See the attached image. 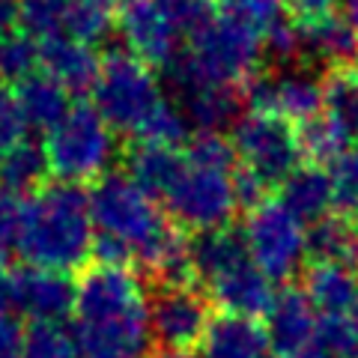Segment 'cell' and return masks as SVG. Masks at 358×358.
<instances>
[{"label":"cell","instance_id":"obj_1","mask_svg":"<svg viewBox=\"0 0 358 358\" xmlns=\"http://www.w3.org/2000/svg\"><path fill=\"white\" fill-rule=\"evenodd\" d=\"M81 358H143L150 350V299L126 266H90L75 284V331Z\"/></svg>","mask_w":358,"mask_h":358},{"label":"cell","instance_id":"obj_2","mask_svg":"<svg viewBox=\"0 0 358 358\" xmlns=\"http://www.w3.org/2000/svg\"><path fill=\"white\" fill-rule=\"evenodd\" d=\"M93 215L90 194L81 185L54 182L24 200L15 251L33 268L72 272L93 257Z\"/></svg>","mask_w":358,"mask_h":358},{"label":"cell","instance_id":"obj_3","mask_svg":"<svg viewBox=\"0 0 358 358\" xmlns=\"http://www.w3.org/2000/svg\"><path fill=\"white\" fill-rule=\"evenodd\" d=\"M263 42L230 15H212L194 36L188 51L167 66V78L179 93L192 87H242L260 75Z\"/></svg>","mask_w":358,"mask_h":358},{"label":"cell","instance_id":"obj_4","mask_svg":"<svg viewBox=\"0 0 358 358\" xmlns=\"http://www.w3.org/2000/svg\"><path fill=\"white\" fill-rule=\"evenodd\" d=\"M42 150L51 173H57L60 182L81 185L108 173V164L117 155V141L93 105L78 102L69 105L66 117L45 134Z\"/></svg>","mask_w":358,"mask_h":358},{"label":"cell","instance_id":"obj_5","mask_svg":"<svg viewBox=\"0 0 358 358\" xmlns=\"http://www.w3.org/2000/svg\"><path fill=\"white\" fill-rule=\"evenodd\" d=\"M90 93L93 108L102 114L110 131H126L131 138H138L164 102L155 72L129 51L108 54Z\"/></svg>","mask_w":358,"mask_h":358},{"label":"cell","instance_id":"obj_6","mask_svg":"<svg viewBox=\"0 0 358 358\" xmlns=\"http://www.w3.org/2000/svg\"><path fill=\"white\" fill-rule=\"evenodd\" d=\"M239 167L254 173L266 188H281L284 179L305 164L299 129L275 114H242L230 129Z\"/></svg>","mask_w":358,"mask_h":358},{"label":"cell","instance_id":"obj_7","mask_svg":"<svg viewBox=\"0 0 358 358\" xmlns=\"http://www.w3.org/2000/svg\"><path fill=\"white\" fill-rule=\"evenodd\" d=\"M305 233V224L281 200H263L248 212L242 236L251 263L268 281H289L308 260Z\"/></svg>","mask_w":358,"mask_h":358},{"label":"cell","instance_id":"obj_8","mask_svg":"<svg viewBox=\"0 0 358 358\" xmlns=\"http://www.w3.org/2000/svg\"><path fill=\"white\" fill-rule=\"evenodd\" d=\"M164 209L173 227H185L192 233L221 230L236 215V192H233V173L192 167L185 162L182 176L164 194Z\"/></svg>","mask_w":358,"mask_h":358},{"label":"cell","instance_id":"obj_9","mask_svg":"<svg viewBox=\"0 0 358 358\" xmlns=\"http://www.w3.org/2000/svg\"><path fill=\"white\" fill-rule=\"evenodd\" d=\"M212 322L209 299L188 287H159L150 299V334L162 350H194Z\"/></svg>","mask_w":358,"mask_h":358},{"label":"cell","instance_id":"obj_10","mask_svg":"<svg viewBox=\"0 0 358 358\" xmlns=\"http://www.w3.org/2000/svg\"><path fill=\"white\" fill-rule=\"evenodd\" d=\"M117 27L129 54L147 66L167 69L182 54V48H179L182 33L167 21V15L152 0H126L120 6Z\"/></svg>","mask_w":358,"mask_h":358},{"label":"cell","instance_id":"obj_11","mask_svg":"<svg viewBox=\"0 0 358 358\" xmlns=\"http://www.w3.org/2000/svg\"><path fill=\"white\" fill-rule=\"evenodd\" d=\"M263 320H266L263 331L268 350L275 352V358H299L317 341L320 317L308 301L305 289L284 287L281 293H275L272 308H268Z\"/></svg>","mask_w":358,"mask_h":358},{"label":"cell","instance_id":"obj_12","mask_svg":"<svg viewBox=\"0 0 358 358\" xmlns=\"http://www.w3.org/2000/svg\"><path fill=\"white\" fill-rule=\"evenodd\" d=\"M18 281V313L30 317L33 322H60L75 313V284L69 275L51 272V268H33L21 266L15 268Z\"/></svg>","mask_w":358,"mask_h":358},{"label":"cell","instance_id":"obj_13","mask_svg":"<svg viewBox=\"0 0 358 358\" xmlns=\"http://www.w3.org/2000/svg\"><path fill=\"white\" fill-rule=\"evenodd\" d=\"M39 69L57 81L66 93H90L102 69V57L93 45L75 42L69 36H57L39 42Z\"/></svg>","mask_w":358,"mask_h":358},{"label":"cell","instance_id":"obj_14","mask_svg":"<svg viewBox=\"0 0 358 358\" xmlns=\"http://www.w3.org/2000/svg\"><path fill=\"white\" fill-rule=\"evenodd\" d=\"M209 299L230 313V317H245V320H260L268 313L275 301V287L272 281L257 268L251 260L233 268L224 278L209 284Z\"/></svg>","mask_w":358,"mask_h":358},{"label":"cell","instance_id":"obj_15","mask_svg":"<svg viewBox=\"0 0 358 358\" xmlns=\"http://www.w3.org/2000/svg\"><path fill=\"white\" fill-rule=\"evenodd\" d=\"M299 51L305 63H329V69H355L358 36L341 15H322L299 24Z\"/></svg>","mask_w":358,"mask_h":358},{"label":"cell","instance_id":"obj_16","mask_svg":"<svg viewBox=\"0 0 358 358\" xmlns=\"http://www.w3.org/2000/svg\"><path fill=\"white\" fill-rule=\"evenodd\" d=\"M122 164H126V176L134 185H141L152 200H164V194L185 171V152H179L176 147H162V143L131 141L126 155H122Z\"/></svg>","mask_w":358,"mask_h":358},{"label":"cell","instance_id":"obj_17","mask_svg":"<svg viewBox=\"0 0 358 358\" xmlns=\"http://www.w3.org/2000/svg\"><path fill=\"white\" fill-rule=\"evenodd\" d=\"M248 245L245 236L230 227L221 230H206L194 233L188 239V263H192V275L197 281H203L206 287L212 281H218L233 268H239L242 263H248Z\"/></svg>","mask_w":358,"mask_h":358},{"label":"cell","instance_id":"obj_18","mask_svg":"<svg viewBox=\"0 0 358 358\" xmlns=\"http://www.w3.org/2000/svg\"><path fill=\"white\" fill-rule=\"evenodd\" d=\"M305 296L322 317H346L358 305V266L310 263L305 272Z\"/></svg>","mask_w":358,"mask_h":358},{"label":"cell","instance_id":"obj_19","mask_svg":"<svg viewBox=\"0 0 358 358\" xmlns=\"http://www.w3.org/2000/svg\"><path fill=\"white\" fill-rule=\"evenodd\" d=\"M281 203L293 212L301 224H317L331 215L334 185L331 173L320 164H301L281 182Z\"/></svg>","mask_w":358,"mask_h":358},{"label":"cell","instance_id":"obj_20","mask_svg":"<svg viewBox=\"0 0 358 358\" xmlns=\"http://www.w3.org/2000/svg\"><path fill=\"white\" fill-rule=\"evenodd\" d=\"M200 350L203 358H266L268 341L257 320L221 313V317H212Z\"/></svg>","mask_w":358,"mask_h":358},{"label":"cell","instance_id":"obj_21","mask_svg":"<svg viewBox=\"0 0 358 358\" xmlns=\"http://www.w3.org/2000/svg\"><path fill=\"white\" fill-rule=\"evenodd\" d=\"M242 90L239 87H192L179 93V108L188 126L197 131H218L233 129L242 114Z\"/></svg>","mask_w":358,"mask_h":358},{"label":"cell","instance_id":"obj_22","mask_svg":"<svg viewBox=\"0 0 358 358\" xmlns=\"http://www.w3.org/2000/svg\"><path fill=\"white\" fill-rule=\"evenodd\" d=\"M15 99L27 120V129L42 134H48L69 110V93L45 72H36L27 81H21L15 87Z\"/></svg>","mask_w":358,"mask_h":358},{"label":"cell","instance_id":"obj_23","mask_svg":"<svg viewBox=\"0 0 358 358\" xmlns=\"http://www.w3.org/2000/svg\"><path fill=\"white\" fill-rule=\"evenodd\" d=\"M272 114L293 126H308L322 114V81L310 72H284L275 75Z\"/></svg>","mask_w":358,"mask_h":358},{"label":"cell","instance_id":"obj_24","mask_svg":"<svg viewBox=\"0 0 358 358\" xmlns=\"http://www.w3.org/2000/svg\"><path fill=\"white\" fill-rule=\"evenodd\" d=\"M51 167L45 159L42 143H18L0 159V192L9 197H27L30 192H42Z\"/></svg>","mask_w":358,"mask_h":358},{"label":"cell","instance_id":"obj_25","mask_svg":"<svg viewBox=\"0 0 358 358\" xmlns=\"http://www.w3.org/2000/svg\"><path fill=\"white\" fill-rule=\"evenodd\" d=\"M322 81V117L358 143V69H329Z\"/></svg>","mask_w":358,"mask_h":358},{"label":"cell","instance_id":"obj_26","mask_svg":"<svg viewBox=\"0 0 358 358\" xmlns=\"http://www.w3.org/2000/svg\"><path fill=\"white\" fill-rule=\"evenodd\" d=\"M305 248L310 263H358V239L350 221L329 215L317 224H310L305 233Z\"/></svg>","mask_w":358,"mask_h":358},{"label":"cell","instance_id":"obj_27","mask_svg":"<svg viewBox=\"0 0 358 358\" xmlns=\"http://www.w3.org/2000/svg\"><path fill=\"white\" fill-rule=\"evenodd\" d=\"M39 69V42L24 30H13L0 36V84H21Z\"/></svg>","mask_w":358,"mask_h":358},{"label":"cell","instance_id":"obj_28","mask_svg":"<svg viewBox=\"0 0 358 358\" xmlns=\"http://www.w3.org/2000/svg\"><path fill=\"white\" fill-rule=\"evenodd\" d=\"M299 141H301V152H305V159H310V164H334L352 147V141L322 114L299 129Z\"/></svg>","mask_w":358,"mask_h":358},{"label":"cell","instance_id":"obj_29","mask_svg":"<svg viewBox=\"0 0 358 358\" xmlns=\"http://www.w3.org/2000/svg\"><path fill=\"white\" fill-rule=\"evenodd\" d=\"M72 0H21V30L36 42L63 36Z\"/></svg>","mask_w":358,"mask_h":358},{"label":"cell","instance_id":"obj_30","mask_svg":"<svg viewBox=\"0 0 358 358\" xmlns=\"http://www.w3.org/2000/svg\"><path fill=\"white\" fill-rule=\"evenodd\" d=\"M185 162L192 167H206V171H236V150H233L230 138H224L218 131H197L192 143L185 147Z\"/></svg>","mask_w":358,"mask_h":358},{"label":"cell","instance_id":"obj_31","mask_svg":"<svg viewBox=\"0 0 358 358\" xmlns=\"http://www.w3.org/2000/svg\"><path fill=\"white\" fill-rule=\"evenodd\" d=\"M224 15L254 30L263 42L266 33H272L281 21H287V6L281 0H224Z\"/></svg>","mask_w":358,"mask_h":358},{"label":"cell","instance_id":"obj_32","mask_svg":"<svg viewBox=\"0 0 358 358\" xmlns=\"http://www.w3.org/2000/svg\"><path fill=\"white\" fill-rule=\"evenodd\" d=\"M21 358H81L72 331L48 322H33V329L24 334V350Z\"/></svg>","mask_w":358,"mask_h":358},{"label":"cell","instance_id":"obj_33","mask_svg":"<svg viewBox=\"0 0 358 358\" xmlns=\"http://www.w3.org/2000/svg\"><path fill=\"white\" fill-rule=\"evenodd\" d=\"M110 27H114V21H110V13L72 0V3H69V15H66V30H63V36H69V39H75V42H84V45H99V42L108 39Z\"/></svg>","mask_w":358,"mask_h":358},{"label":"cell","instance_id":"obj_34","mask_svg":"<svg viewBox=\"0 0 358 358\" xmlns=\"http://www.w3.org/2000/svg\"><path fill=\"white\" fill-rule=\"evenodd\" d=\"M329 173L334 185V206L343 212H358V143H352L329 167Z\"/></svg>","mask_w":358,"mask_h":358},{"label":"cell","instance_id":"obj_35","mask_svg":"<svg viewBox=\"0 0 358 358\" xmlns=\"http://www.w3.org/2000/svg\"><path fill=\"white\" fill-rule=\"evenodd\" d=\"M155 6L167 15V21L182 33V36H194V33L212 21L209 0H152Z\"/></svg>","mask_w":358,"mask_h":358},{"label":"cell","instance_id":"obj_36","mask_svg":"<svg viewBox=\"0 0 358 358\" xmlns=\"http://www.w3.org/2000/svg\"><path fill=\"white\" fill-rule=\"evenodd\" d=\"M27 120L18 108V99H15V90H9L0 84V159L15 150L18 143L27 141Z\"/></svg>","mask_w":358,"mask_h":358},{"label":"cell","instance_id":"obj_37","mask_svg":"<svg viewBox=\"0 0 358 358\" xmlns=\"http://www.w3.org/2000/svg\"><path fill=\"white\" fill-rule=\"evenodd\" d=\"M27 197H9L0 192V263L15 251L18 230H21V212H24Z\"/></svg>","mask_w":358,"mask_h":358},{"label":"cell","instance_id":"obj_38","mask_svg":"<svg viewBox=\"0 0 358 358\" xmlns=\"http://www.w3.org/2000/svg\"><path fill=\"white\" fill-rule=\"evenodd\" d=\"M24 329L15 317H0V358H21L24 350Z\"/></svg>","mask_w":358,"mask_h":358},{"label":"cell","instance_id":"obj_39","mask_svg":"<svg viewBox=\"0 0 358 358\" xmlns=\"http://www.w3.org/2000/svg\"><path fill=\"white\" fill-rule=\"evenodd\" d=\"M18 313V281L15 268L0 263V317H15Z\"/></svg>","mask_w":358,"mask_h":358},{"label":"cell","instance_id":"obj_40","mask_svg":"<svg viewBox=\"0 0 358 358\" xmlns=\"http://www.w3.org/2000/svg\"><path fill=\"white\" fill-rule=\"evenodd\" d=\"M281 3L287 9H293L301 21H313V18L329 15L334 9V3H341V0H281Z\"/></svg>","mask_w":358,"mask_h":358},{"label":"cell","instance_id":"obj_41","mask_svg":"<svg viewBox=\"0 0 358 358\" xmlns=\"http://www.w3.org/2000/svg\"><path fill=\"white\" fill-rule=\"evenodd\" d=\"M21 24V0H0V36Z\"/></svg>","mask_w":358,"mask_h":358},{"label":"cell","instance_id":"obj_42","mask_svg":"<svg viewBox=\"0 0 358 358\" xmlns=\"http://www.w3.org/2000/svg\"><path fill=\"white\" fill-rule=\"evenodd\" d=\"M346 331H350V358H358V305L346 313Z\"/></svg>","mask_w":358,"mask_h":358},{"label":"cell","instance_id":"obj_43","mask_svg":"<svg viewBox=\"0 0 358 358\" xmlns=\"http://www.w3.org/2000/svg\"><path fill=\"white\" fill-rule=\"evenodd\" d=\"M341 18L352 27V33L358 36V0H341Z\"/></svg>","mask_w":358,"mask_h":358},{"label":"cell","instance_id":"obj_44","mask_svg":"<svg viewBox=\"0 0 358 358\" xmlns=\"http://www.w3.org/2000/svg\"><path fill=\"white\" fill-rule=\"evenodd\" d=\"M78 3H87V6H96V9H105V13H114V9H120L126 0H78Z\"/></svg>","mask_w":358,"mask_h":358},{"label":"cell","instance_id":"obj_45","mask_svg":"<svg viewBox=\"0 0 358 358\" xmlns=\"http://www.w3.org/2000/svg\"><path fill=\"white\" fill-rule=\"evenodd\" d=\"M352 230H355V239H358V218H355V224H352Z\"/></svg>","mask_w":358,"mask_h":358},{"label":"cell","instance_id":"obj_46","mask_svg":"<svg viewBox=\"0 0 358 358\" xmlns=\"http://www.w3.org/2000/svg\"><path fill=\"white\" fill-rule=\"evenodd\" d=\"M266 358H275V355H266Z\"/></svg>","mask_w":358,"mask_h":358}]
</instances>
